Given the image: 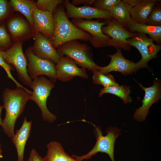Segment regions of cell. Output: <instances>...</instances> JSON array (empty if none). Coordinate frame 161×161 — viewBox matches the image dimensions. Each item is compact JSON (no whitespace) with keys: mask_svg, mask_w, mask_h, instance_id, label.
I'll return each instance as SVG.
<instances>
[{"mask_svg":"<svg viewBox=\"0 0 161 161\" xmlns=\"http://www.w3.org/2000/svg\"><path fill=\"white\" fill-rule=\"evenodd\" d=\"M32 28L34 32L41 33L51 39L55 27L52 13L36 9L32 13Z\"/></svg>","mask_w":161,"mask_h":161,"instance_id":"obj_17","label":"cell"},{"mask_svg":"<svg viewBox=\"0 0 161 161\" xmlns=\"http://www.w3.org/2000/svg\"><path fill=\"white\" fill-rule=\"evenodd\" d=\"M63 4L66 9L68 18L73 19L84 18L88 20L93 18L111 19L112 18L110 12L88 6L77 7L72 5L68 0L64 1Z\"/></svg>","mask_w":161,"mask_h":161,"instance_id":"obj_13","label":"cell"},{"mask_svg":"<svg viewBox=\"0 0 161 161\" xmlns=\"http://www.w3.org/2000/svg\"><path fill=\"white\" fill-rule=\"evenodd\" d=\"M34 32V42L31 47L33 53L40 58L49 60L57 64L61 57L53 47L50 39L41 33Z\"/></svg>","mask_w":161,"mask_h":161,"instance_id":"obj_16","label":"cell"},{"mask_svg":"<svg viewBox=\"0 0 161 161\" xmlns=\"http://www.w3.org/2000/svg\"><path fill=\"white\" fill-rule=\"evenodd\" d=\"M105 26L102 27V32L110 38V46L117 49L129 50L130 46L127 40L134 37L135 33L126 30L124 27L114 19L108 20Z\"/></svg>","mask_w":161,"mask_h":161,"instance_id":"obj_11","label":"cell"},{"mask_svg":"<svg viewBox=\"0 0 161 161\" xmlns=\"http://www.w3.org/2000/svg\"><path fill=\"white\" fill-rule=\"evenodd\" d=\"M57 49L61 57L64 55L69 57L82 68L92 71L98 69L99 66L94 62L88 47L85 44L73 40L62 44Z\"/></svg>","mask_w":161,"mask_h":161,"instance_id":"obj_5","label":"cell"},{"mask_svg":"<svg viewBox=\"0 0 161 161\" xmlns=\"http://www.w3.org/2000/svg\"><path fill=\"white\" fill-rule=\"evenodd\" d=\"M141 0H122L124 2L126 3L132 7L137 5Z\"/></svg>","mask_w":161,"mask_h":161,"instance_id":"obj_34","label":"cell"},{"mask_svg":"<svg viewBox=\"0 0 161 161\" xmlns=\"http://www.w3.org/2000/svg\"><path fill=\"white\" fill-rule=\"evenodd\" d=\"M3 51L0 49V66L4 70L7 74V77L14 83L17 87L22 88L28 92H30V90L21 85L12 76L11 73V71H14L15 68L13 66L9 65L5 61L3 56Z\"/></svg>","mask_w":161,"mask_h":161,"instance_id":"obj_28","label":"cell"},{"mask_svg":"<svg viewBox=\"0 0 161 161\" xmlns=\"http://www.w3.org/2000/svg\"><path fill=\"white\" fill-rule=\"evenodd\" d=\"M54 86L55 84L51 80L44 76H41L33 80L30 87L32 90L31 100L35 102L40 109L43 120L50 123L53 122L57 118L47 106V98Z\"/></svg>","mask_w":161,"mask_h":161,"instance_id":"obj_4","label":"cell"},{"mask_svg":"<svg viewBox=\"0 0 161 161\" xmlns=\"http://www.w3.org/2000/svg\"><path fill=\"white\" fill-rule=\"evenodd\" d=\"M47 152L43 158L44 161H79L68 155L61 144L56 141H51L47 145Z\"/></svg>","mask_w":161,"mask_h":161,"instance_id":"obj_20","label":"cell"},{"mask_svg":"<svg viewBox=\"0 0 161 161\" xmlns=\"http://www.w3.org/2000/svg\"><path fill=\"white\" fill-rule=\"evenodd\" d=\"M23 42L18 41L13 43L10 48L3 51V54L5 61L16 69L20 80L30 87L32 80L27 72L28 61L23 50Z\"/></svg>","mask_w":161,"mask_h":161,"instance_id":"obj_6","label":"cell"},{"mask_svg":"<svg viewBox=\"0 0 161 161\" xmlns=\"http://www.w3.org/2000/svg\"><path fill=\"white\" fill-rule=\"evenodd\" d=\"M14 10L10 6L9 1L0 0V23L13 14Z\"/></svg>","mask_w":161,"mask_h":161,"instance_id":"obj_30","label":"cell"},{"mask_svg":"<svg viewBox=\"0 0 161 161\" xmlns=\"http://www.w3.org/2000/svg\"><path fill=\"white\" fill-rule=\"evenodd\" d=\"M131 91L130 86L123 85L121 86H113L104 87L100 89L98 96L101 97L105 93H109L120 98L125 104L131 103L132 98L130 96Z\"/></svg>","mask_w":161,"mask_h":161,"instance_id":"obj_24","label":"cell"},{"mask_svg":"<svg viewBox=\"0 0 161 161\" xmlns=\"http://www.w3.org/2000/svg\"><path fill=\"white\" fill-rule=\"evenodd\" d=\"M133 32L142 33L149 35L158 45L161 42V26H152L146 24H138L131 19L126 26Z\"/></svg>","mask_w":161,"mask_h":161,"instance_id":"obj_21","label":"cell"},{"mask_svg":"<svg viewBox=\"0 0 161 161\" xmlns=\"http://www.w3.org/2000/svg\"><path fill=\"white\" fill-rule=\"evenodd\" d=\"M9 2L14 11L18 12L23 15L32 28V15L37 8L36 1L31 0H10Z\"/></svg>","mask_w":161,"mask_h":161,"instance_id":"obj_22","label":"cell"},{"mask_svg":"<svg viewBox=\"0 0 161 161\" xmlns=\"http://www.w3.org/2000/svg\"><path fill=\"white\" fill-rule=\"evenodd\" d=\"M121 129L117 127L109 126L106 130V135L104 136L101 128L94 126V134L96 140V143L92 149L86 154L78 156L72 154V157L79 161L91 159L97 153L100 152L108 155L112 161H115L114 157V145L116 138L119 136Z\"/></svg>","mask_w":161,"mask_h":161,"instance_id":"obj_3","label":"cell"},{"mask_svg":"<svg viewBox=\"0 0 161 161\" xmlns=\"http://www.w3.org/2000/svg\"><path fill=\"white\" fill-rule=\"evenodd\" d=\"M132 7L120 0L110 11L112 18L124 27L131 21V10Z\"/></svg>","mask_w":161,"mask_h":161,"instance_id":"obj_23","label":"cell"},{"mask_svg":"<svg viewBox=\"0 0 161 161\" xmlns=\"http://www.w3.org/2000/svg\"><path fill=\"white\" fill-rule=\"evenodd\" d=\"M79 28L86 31L92 36L89 40L95 47H99L110 46L111 38L103 34L101 28L106 23L98 21L73 19L71 22Z\"/></svg>","mask_w":161,"mask_h":161,"instance_id":"obj_9","label":"cell"},{"mask_svg":"<svg viewBox=\"0 0 161 161\" xmlns=\"http://www.w3.org/2000/svg\"><path fill=\"white\" fill-rule=\"evenodd\" d=\"M3 157V155L2 154V151L1 149V146L0 145V158H2Z\"/></svg>","mask_w":161,"mask_h":161,"instance_id":"obj_36","label":"cell"},{"mask_svg":"<svg viewBox=\"0 0 161 161\" xmlns=\"http://www.w3.org/2000/svg\"><path fill=\"white\" fill-rule=\"evenodd\" d=\"M127 41L130 46L137 49L141 55L140 60L136 63L138 69L145 68L149 69L148 62L157 57L161 46L155 44L154 41L146 35L138 32L135 33L134 37L127 39Z\"/></svg>","mask_w":161,"mask_h":161,"instance_id":"obj_7","label":"cell"},{"mask_svg":"<svg viewBox=\"0 0 161 161\" xmlns=\"http://www.w3.org/2000/svg\"><path fill=\"white\" fill-rule=\"evenodd\" d=\"M107 57L111 58L109 64L105 66H99L98 69L104 74L114 71L127 75L136 73L138 70L136 63L126 59L123 56L121 49H117L115 53L109 55Z\"/></svg>","mask_w":161,"mask_h":161,"instance_id":"obj_15","label":"cell"},{"mask_svg":"<svg viewBox=\"0 0 161 161\" xmlns=\"http://www.w3.org/2000/svg\"><path fill=\"white\" fill-rule=\"evenodd\" d=\"M145 24L155 26L161 25V9L160 7L152 10L148 16Z\"/></svg>","mask_w":161,"mask_h":161,"instance_id":"obj_29","label":"cell"},{"mask_svg":"<svg viewBox=\"0 0 161 161\" xmlns=\"http://www.w3.org/2000/svg\"><path fill=\"white\" fill-rule=\"evenodd\" d=\"M62 0H38L37 8L43 11H48L52 13L57 7L62 3Z\"/></svg>","mask_w":161,"mask_h":161,"instance_id":"obj_26","label":"cell"},{"mask_svg":"<svg viewBox=\"0 0 161 161\" xmlns=\"http://www.w3.org/2000/svg\"><path fill=\"white\" fill-rule=\"evenodd\" d=\"M13 43L4 24L0 25V49L5 51L10 48Z\"/></svg>","mask_w":161,"mask_h":161,"instance_id":"obj_27","label":"cell"},{"mask_svg":"<svg viewBox=\"0 0 161 161\" xmlns=\"http://www.w3.org/2000/svg\"><path fill=\"white\" fill-rule=\"evenodd\" d=\"M71 3L73 5L76 6L80 4H93V0H73Z\"/></svg>","mask_w":161,"mask_h":161,"instance_id":"obj_33","label":"cell"},{"mask_svg":"<svg viewBox=\"0 0 161 161\" xmlns=\"http://www.w3.org/2000/svg\"><path fill=\"white\" fill-rule=\"evenodd\" d=\"M32 125V121H27L25 117L21 128L16 131L11 139L17 151V161H24L25 147L30 134Z\"/></svg>","mask_w":161,"mask_h":161,"instance_id":"obj_18","label":"cell"},{"mask_svg":"<svg viewBox=\"0 0 161 161\" xmlns=\"http://www.w3.org/2000/svg\"><path fill=\"white\" fill-rule=\"evenodd\" d=\"M120 0H94V7L104 10L110 11Z\"/></svg>","mask_w":161,"mask_h":161,"instance_id":"obj_31","label":"cell"},{"mask_svg":"<svg viewBox=\"0 0 161 161\" xmlns=\"http://www.w3.org/2000/svg\"><path fill=\"white\" fill-rule=\"evenodd\" d=\"M3 108V106L0 105V125L1 126V125L2 122V120L1 118V114L2 110Z\"/></svg>","mask_w":161,"mask_h":161,"instance_id":"obj_35","label":"cell"},{"mask_svg":"<svg viewBox=\"0 0 161 161\" xmlns=\"http://www.w3.org/2000/svg\"><path fill=\"white\" fill-rule=\"evenodd\" d=\"M55 67L57 79L63 82L69 81L76 76L88 78L86 69L78 67L75 61L68 56L61 57Z\"/></svg>","mask_w":161,"mask_h":161,"instance_id":"obj_14","label":"cell"},{"mask_svg":"<svg viewBox=\"0 0 161 161\" xmlns=\"http://www.w3.org/2000/svg\"><path fill=\"white\" fill-rule=\"evenodd\" d=\"M28 62L27 71L31 79L33 80L39 76H47L53 83L57 79L55 65L51 61L40 58L33 52L31 47L27 48L24 52Z\"/></svg>","mask_w":161,"mask_h":161,"instance_id":"obj_8","label":"cell"},{"mask_svg":"<svg viewBox=\"0 0 161 161\" xmlns=\"http://www.w3.org/2000/svg\"><path fill=\"white\" fill-rule=\"evenodd\" d=\"M93 83L95 84H100L104 87L119 85L111 74H105L98 69L92 71Z\"/></svg>","mask_w":161,"mask_h":161,"instance_id":"obj_25","label":"cell"},{"mask_svg":"<svg viewBox=\"0 0 161 161\" xmlns=\"http://www.w3.org/2000/svg\"><path fill=\"white\" fill-rule=\"evenodd\" d=\"M27 161H44L43 158L34 148L31 151Z\"/></svg>","mask_w":161,"mask_h":161,"instance_id":"obj_32","label":"cell"},{"mask_svg":"<svg viewBox=\"0 0 161 161\" xmlns=\"http://www.w3.org/2000/svg\"><path fill=\"white\" fill-rule=\"evenodd\" d=\"M158 0H141L131 10V20L138 24H145L147 18Z\"/></svg>","mask_w":161,"mask_h":161,"instance_id":"obj_19","label":"cell"},{"mask_svg":"<svg viewBox=\"0 0 161 161\" xmlns=\"http://www.w3.org/2000/svg\"><path fill=\"white\" fill-rule=\"evenodd\" d=\"M138 84L145 91V94L142 100V105L136 109L133 118L137 121L142 122L145 120L151 105L161 99V85L160 80L157 79L153 80V85L149 87H145L140 83Z\"/></svg>","mask_w":161,"mask_h":161,"instance_id":"obj_12","label":"cell"},{"mask_svg":"<svg viewBox=\"0 0 161 161\" xmlns=\"http://www.w3.org/2000/svg\"><path fill=\"white\" fill-rule=\"evenodd\" d=\"M31 94L21 87L14 89H4L2 93L3 107L5 111L1 125L3 131L12 139L17 119L23 112L27 103L31 100Z\"/></svg>","mask_w":161,"mask_h":161,"instance_id":"obj_1","label":"cell"},{"mask_svg":"<svg viewBox=\"0 0 161 161\" xmlns=\"http://www.w3.org/2000/svg\"><path fill=\"white\" fill-rule=\"evenodd\" d=\"M52 14L55 27L53 35L50 39L55 49L70 41H87L92 38L90 34L77 27L69 20L65 9L61 4L57 7Z\"/></svg>","mask_w":161,"mask_h":161,"instance_id":"obj_2","label":"cell"},{"mask_svg":"<svg viewBox=\"0 0 161 161\" xmlns=\"http://www.w3.org/2000/svg\"><path fill=\"white\" fill-rule=\"evenodd\" d=\"M7 26L13 43L27 41L33 37V28L27 19L21 15L13 14L8 18Z\"/></svg>","mask_w":161,"mask_h":161,"instance_id":"obj_10","label":"cell"}]
</instances>
